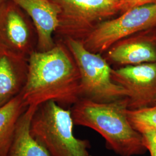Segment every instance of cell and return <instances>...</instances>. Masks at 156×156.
<instances>
[{
    "label": "cell",
    "mask_w": 156,
    "mask_h": 156,
    "mask_svg": "<svg viewBox=\"0 0 156 156\" xmlns=\"http://www.w3.org/2000/svg\"><path fill=\"white\" fill-rule=\"evenodd\" d=\"M28 15L36 28L37 51L51 49L56 43L53 35L59 24L60 9L51 0H12Z\"/></svg>",
    "instance_id": "obj_9"
},
{
    "label": "cell",
    "mask_w": 156,
    "mask_h": 156,
    "mask_svg": "<svg viewBox=\"0 0 156 156\" xmlns=\"http://www.w3.org/2000/svg\"><path fill=\"white\" fill-rule=\"evenodd\" d=\"M112 78L127 93L128 108L136 109L156 102V62L113 69Z\"/></svg>",
    "instance_id": "obj_8"
},
{
    "label": "cell",
    "mask_w": 156,
    "mask_h": 156,
    "mask_svg": "<svg viewBox=\"0 0 156 156\" xmlns=\"http://www.w3.org/2000/svg\"><path fill=\"white\" fill-rule=\"evenodd\" d=\"M60 9L59 24L55 34L81 40L100 23L126 11L120 0H51Z\"/></svg>",
    "instance_id": "obj_5"
},
{
    "label": "cell",
    "mask_w": 156,
    "mask_h": 156,
    "mask_svg": "<svg viewBox=\"0 0 156 156\" xmlns=\"http://www.w3.org/2000/svg\"><path fill=\"white\" fill-rule=\"evenodd\" d=\"M64 42L78 67L81 98L109 102L127 97L125 89L113 80V69L100 53L87 50L82 40L67 38Z\"/></svg>",
    "instance_id": "obj_4"
},
{
    "label": "cell",
    "mask_w": 156,
    "mask_h": 156,
    "mask_svg": "<svg viewBox=\"0 0 156 156\" xmlns=\"http://www.w3.org/2000/svg\"><path fill=\"white\" fill-rule=\"evenodd\" d=\"M21 94L27 107L53 101L66 108L81 98L78 67L64 41L30 56L27 80Z\"/></svg>",
    "instance_id": "obj_1"
},
{
    "label": "cell",
    "mask_w": 156,
    "mask_h": 156,
    "mask_svg": "<svg viewBox=\"0 0 156 156\" xmlns=\"http://www.w3.org/2000/svg\"><path fill=\"white\" fill-rule=\"evenodd\" d=\"M155 26L156 3L136 6L100 23L82 41L87 50L101 53L124 38Z\"/></svg>",
    "instance_id": "obj_6"
},
{
    "label": "cell",
    "mask_w": 156,
    "mask_h": 156,
    "mask_svg": "<svg viewBox=\"0 0 156 156\" xmlns=\"http://www.w3.org/2000/svg\"><path fill=\"white\" fill-rule=\"evenodd\" d=\"M155 3H156V0H131L130 8L136 6L144 5Z\"/></svg>",
    "instance_id": "obj_16"
},
{
    "label": "cell",
    "mask_w": 156,
    "mask_h": 156,
    "mask_svg": "<svg viewBox=\"0 0 156 156\" xmlns=\"http://www.w3.org/2000/svg\"><path fill=\"white\" fill-rule=\"evenodd\" d=\"M127 116L132 127L140 134L156 130V106L127 110Z\"/></svg>",
    "instance_id": "obj_14"
},
{
    "label": "cell",
    "mask_w": 156,
    "mask_h": 156,
    "mask_svg": "<svg viewBox=\"0 0 156 156\" xmlns=\"http://www.w3.org/2000/svg\"><path fill=\"white\" fill-rule=\"evenodd\" d=\"M37 108L35 106H28L20 117L8 156H49L30 134L31 120Z\"/></svg>",
    "instance_id": "obj_12"
},
{
    "label": "cell",
    "mask_w": 156,
    "mask_h": 156,
    "mask_svg": "<svg viewBox=\"0 0 156 156\" xmlns=\"http://www.w3.org/2000/svg\"><path fill=\"white\" fill-rule=\"evenodd\" d=\"M154 105H156V103H155V104H154Z\"/></svg>",
    "instance_id": "obj_20"
},
{
    "label": "cell",
    "mask_w": 156,
    "mask_h": 156,
    "mask_svg": "<svg viewBox=\"0 0 156 156\" xmlns=\"http://www.w3.org/2000/svg\"><path fill=\"white\" fill-rule=\"evenodd\" d=\"M73 125L71 110L49 101L36 109L30 131L49 156H90L89 141L74 136Z\"/></svg>",
    "instance_id": "obj_3"
},
{
    "label": "cell",
    "mask_w": 156,
    "mask_h": 156,
    "mask_svg": "<svg viewBox=\"0 0 156 156\" xmlns=\"http://www.w3.org/2000/svg\"><path fill=\"white\" fill-rule=\"evenodd\" d=\"M127 98L109 102L80 98L71 112L74 125L91 128L105 139L106 147L120 156L142 155L147 151L142 134L127 116Z\"/></svg>",
    "instance_id": "obj_2"
},
{
    "label": "cell",
    "mask_w": 156,
    "mask_h": 156,
    "mask_svg": "<svg viewBox=\"0 0 156 156\" xmlns=\"http://www.w3.org/2000/svg\"><path fill=\"white\" fill-rule=\"evenodd\" d=\"M147 150L149 151L151 156H156V145H153L148 147Z\"/></svg>",
    "instance_id": "obj_17"
},
{
    "label": "cell",
    "mask_w": 156,
    "mask_h": 156,
    "mask_svg": "<svg viewBox=\"0 0 156 156\" xmlns=\"http://www.w3.org/2000/svg\"><path fill=\"white\" fill-rule=\"evenodd\" d=\"M124 5L125 6L126 11L130 8V4H131V0H120Z\"/></svg>",
    "instance_id": "obj_18"
},
{
    "label": "cell",
    "mask_w": 156,
    "mask_h": 156,
    "mask_svg": "<svg viewBox=\"0 0 156 156\" xmlns=\"http://www.w3.org/2000/svg\"><path fill=\"white\" fill-rule=\"evenodd\" d=\"M108 56L113 62L122 65L136 66L156 62V49L144 40L119 41L112 46Z\"/></svg>",
    "instance_id": "obj_11"
},
{
    "label": "cell",
    "mask_w": 156,
    "mask_h": 156,
    "mask_svg": "<svg viewBox=\"0 0 156 156\" xmlns=\"http://www.w3.org/2000/svg\"><path fill=\"white\" fill-rule=\"evenodd\" d=\"M36 28L28 15L12 0L0 6V50L29 59L37 51Z\"/></svg>",
    "instance_id": "obj_7"
},
{
    "label": "cell",
    "mask_w": 156,
    "mask_h": 156,
    "mask_svg": "<svg viewBox=\"0 0 156 156\" xmlns=\"http://www.w3.org/2000/svg\"><path fill=\"white\" fill-rule=\"evenodd\" d=\"M144 144L146 149L148 147L156 145V130L142 134Z\"/></svg>",
    "instance_id": "obj_15"
},
{
    "label": "cell",
    "mask_w": 156,
    "mask_h": 156,
    "mask_svg": "<svg viewBox=\"0 0 156 156\" xmlns=\"http://www.w3.org/2000/svg\"><path fill=\"white\" fill-rule=\"evenodd\" d=\"M28 73V60L0 50V107L22 93Z\"/></svg>",
    "instance_id": "obj_10"
},
{
    "label": "cell",
    "mask_w": 156,
    "mask_h": 156,
    "mask_svg": "<svg viewBox=\"0 0 156 156\" xmlns=\"http://www.w3.org/2000/svg\"><path fill=\"white\" fill-rule=\"evenodd\" d=\"M6 0H0V6Z\"/></svg>",
    "instance_id": "obj_19"
},
{
    "label": "cell",
    "mask_w": 156,
    "mask_h": 156,
    "mask_svg": "<svg viewBox=\"0 0 156 156\" xmlns=\"http://www.w3.org/2000/svg\"><path fill=\"white\" fill-rule=\"evenodd\" d=\"M27 108L21 93L0 107V156L8 155L17 122Z\"/></svg>",
    "instance_id": "obj_13"
}]
</instances>
